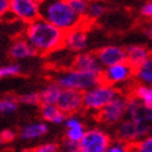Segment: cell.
<instances>
[{"label":"cell","mask_w":152,"mask_h":152,"mask_svg":"<svg viewBox=\"0 0 152 152\" xmlns=\"http://www.w3.org/2000/svg\"><path fill=\"white\" fill-rule=\"evenodd\" d=\"M0 136H1L4 143H11L12 141L16 140L18 132L15 130H12V129H5V130H3L0 132Z\"/></svg>","instance_id":"obj_31"},{"label":"cell","mask_w":152,"mask_h":152,"mask_svg":"<svg viewBox=\"0 0 152 152\" xmlns=\"http://www.w3.org/2000/svg\"><path fill=\"white\" fill-rule=\"evenodd\" d=\"M15 152H32V150L31 148H21L19 151H15Z\"/></svg>","instance_id":"obj_35"},{"label":"cell","mask_w":152,"mask_h":152,"mask_svg":"<svg viewBox=\"0 0 152 152\" xmlns=\"http://www.w3.org/2000/svg\"><path fill=\"white\" fill-rule=\"evenodd\" d=\"M145 35H146L147 39L152 42V25H148V26L145 28Z\"/></svg>","instance_id":"obj_34"},{"label":"cell","mask_w":152,"mask_h":152,"mask_svg":"<svg viewBox=\"0 0 152 152\" xmlns=\"http://www.w3.org/2000/svg\"><path fill=\"white\" fill-rule=\"evenodd\" d=\"M134 120L145 123L152 127V109L146 108L143 104H141L136 98L129 95L127 103V116Z\"/></svg>","instance_id":"obj_15"},{"label":"cell","mask_w":152,"mask_h":152,"mask_svg":"<svg viewBox=\"0 0 152 152\" xmlns=\"http://www.w3.org/2000/svg\"><path fill=\"white\" fill-rule=\"evenodd\" d=\"M67 152H83V151L77 147V148H73V150H71V151H67Z\"/></svg>","instance_id":"obj_36"},{"label":"cell","mask_w":152,"mask_h":152,"mask_svg":"<svg viewBox=\"0 0 152 152\" xmlns=\"http://www.w3.org/2000/svg\"><path fill=\"white\" fill-rule=\"evenodd\" d=\"M40 3L39 0H9V12L27 25L40 18Z\"/></svg>","instance_id":"obj_8"},{"label":"cell","mask_w":152,"mask_h":152,"mask_svg":"<svg viewBox=\"0 0 152 152\" xmlns=\"http://www.w3.org/2000/svg\"><path fill=\"white\" fill-rule=\"evenodd\" d=\"M126 63L130 64L134 69L140 67L152 55L151 51L142 45H131L125 48Z\"/></svg>","instance_id":"obj_17"},{"label":"cell","mask_w":152,"mask_h":152,"mask_svg":"<svg viewBox=\"0 0 152 152\" xmlns=\"http://www.w3.org/2000/svg\"><path fill=\"white\" fill-rule=\"evenodd\" d=\"M40 115L45 123L53 125H63L67 115L61 111L56 105H40Z\"/></svg>","instance_id":"obj_19"},{"label":"cell","mask_w":152,"mask_h":152,"mask_svg":"<svg viewBox=\"0 0 152 152\" xmlns=\"http://www.w3.org/2000/svg\"><path fill=\"white\" fill-rule=\"evenodd\" d=\"M19 102L18 98L14 96H4L0 98V115H9L18 110Z\"/></svg>","instance_id":"obj_23"},{"label":"cell","mask_w":152,"mask_h":152,"mask_svg":"<svg viewBox=\"0 0 152 152\" xmlns=\"http://www.w3.org/2000/svg\"><path fill=\"white\" fill-rule=\"evenodd\" d=\"M39 1H42V0H39Z\"/></svg>","instance_id":"obj_38"},{"label":"cell","mask_w":152,"mask_h":152,"mask_svg":"<svg viewBox=\"0 0 152 152\" xmlns=\"http://www.w3.org/2000/svg\"><path fill=\"white\" fill-rule=\"evenodd\" d=\"M53 82L61 89L77 90V92L84 93L88 89L99 84L102 82V75L69 68V69L57 72L53 77Z\"/></svg>","instance_id":"obj_3"},{"label":"cell","mask_w":152,"mask_h":152,"mask_svg":"<svg viewBox=\"0 0 152 152\" xmlns=\"http://www.w3.org/2000/svg\"><path fill=\"white\" fill-rule=\"evenodd\" d=\"M9 55L14 59H26V58L35 57L37 53L31 45L25 40V37L22 36L12 41L11 46L9 48Z\"/></svg>","instance_id":"obj_18"},{"label":"cell","mask_w":152,"mask_h":152,"mask_svg":"<svg viewBox=\"0 0 152 152\" xmlns=\"http://www.w3.org/2000/svg\"><path fill=\"white\" fill-rule=\"evenodd\" d=\"M130 96L136 98L146 108L152 109V86L136 84L131 90Z\"/></svg>","instance_id":"obj_22"},{"label":"cell","mask_w":152,"mask_h":152,"mask_svg":"<svg viewBox=\"0 0 152 152\" xmlns=\"http://www.w3.org/2000/svg\"><path fill=\"white\" fill-rule=\"evenodd\" d=\"M95 56L98 61H99L100 66L104 68L126 62L125 48L121 46H115V45H110V46L99 48L95 52Z\"/></svg>","instance_id":"obj_12"},{"label":"cell","mask_w":152,"mask_h":152,"mask_svg":"<svg viewBox=\"0 0 152 152\" xmlns=\"http://www.w3.org/2000/svg\"><path fill=\"white\" fill-rule=\"evenodd\" d=\"M130 147L131 152H152V134L145 136Z\"/></svg>","instance_id":"obj_27"},{"label":"cell","mask_w":152,"mask_h":152,"mask_svg":"<svg viewBox=\"0 0 152 152\" xmlns=\"http://www.w3.org/2000/svg\"><path fill=\"white\" fill-rule=\"evenodd\" d=\"M127 103L129 95L120 93L96 114V119L106 126H116L127 116Z\"/></svg>","instance_id":"obj_6"},{"label":"cell","mask_w":152,"mask_h":152,"mask_svg":"<svg viewBox=\"0 0 152 152\" xmlns=\"http://www.w3.org/2000/svg\"><path fill=\"white\" fill-rule=\"evenodd\" d=\"M150 134H152V127L150 125L130 118H125L121 123L115 126L114 140L132 146L134 143H136Z\"/></svg>","instance_id":"obj_5"},{"label":"cell","mask_w":152,"mask_h":152,"mask_svg":"<svg viewBox=\"0 0 152 152\" xmlns=\"http://www.w3.org/2000/svg\"><path fill=\"white\" fill-rule=\"evenodd\" d=\"M24 37L34 47L36 53L50 55L63 47L64 32L46 20L39 18L26 25Z\"/></svg>","instance_id":"obj_1"},{"label":"cell","mask_w":152,"mask_h":152,"mask_svg":"<svg viewBox=\"0 0 152 152\" xmlns=\"http://www.w3.org/2000/svg\"><path fill=\"white\" fill-rule=\"evenodd\" d=\"M141 15L146 19H152V0L147 1L141 7Z\"/></svg>","instance_id":"obj_32"},{"label":"cell","mask_w":152,"mask_h":152,"mask_svg":"<svg viewBox=\"0 0 152 152\" xmlns=\"http://www.w3.org/2000/svg\"><path fill=\"white\" fill-rule=\"evenodd\" d=\"M134 78L137 84L152 86V55L135 69Z\"/></svg>","instance_id":"obj_21"},{"label":"cell","mask_w":152,"mask_h":152,"mask_svg":"<svg viewBox=\"0 0 152 152\" xmlns=\"http://www.w3.org/2000/svg\"><path fill=\"white\" fill-rule=\"evenodd\" d=\"M114 141L113 136L102 127L87 129L84 136L78 143L83 152H105Z\"/></svg>","instance_id":"obj_7"},{"label":"cell","mask_w":152,"mask_h":152,"mask_svg":"<svg viewBox=\"0 0 152 152\" xmlns=\"http://www.w3.org/2000/svg\"><path fill=\"white\" fill-rule=\"evenodd\" d=\"M82 94L77 90H69V89H62L61 94L57 99L56 106L66 115H74L83 109L82 103Z\"/></svg>","instance_id":"obj_11"},{"label":"cell","mask_w":152,"mask_h":152,"mask_svg":"<svg viewBox=\"0 0 152 152\" xmlns=\"http://www.w3.org/2000/svg\"><path fill=\"white\" fill-rule=\"evenodd\" d=\"M22 72V67L19 63H11V64H5L0 67V79L4 78H10V77H16Z\"/></svg>","instance_id":"obj_26"},{"label":"cell","mask_w":152,"mask_h":152,"mask_svg":"<svg viewBox=\"0 0 152 152\" xmlns=\"http://www.w3.org/2000/svg\"><path fill=\"white\" fill-rule=\"evenodd\" d=\"M72 68L74 69H79V71H84V72H90V73H95V74H100L104 68L100 66L99 61H98L95 53L92 52H80L77 53L72 61Z\"/></svg>","instance_id":"obj_14"},{"label":"cell","mask_w":152,"mask_h":152,"mask_svg":"<svg viewBox=\"0 0 152 152\" xmlns=\"http://www.w3.org/2000/svg\"><path fill=\"white\" fill-rule=\"evenodd\" d=\"M87 45H88V32L83 27V25L64 34L63 48L68 51L80 53L86 50Z\"/></svg>","instance_id":"obj_13"},{"label":"cell","mask_w":152,"mask_h":152,"mask_svg":"<svg viewBox=\"0 0 152 152\" xmlns=\"http://www.w3.org/2000/svg\"><path fill=\"white\" fill-rule=\"evenodd\" d=\"M9 12V0H0V19L5 18Z\"/></svg>","instance_id":"obj_33"},{"label":"cell","mask_w":152,"mask_h":152,"mask_svg":"<svg viewBox=\"0 0 152 152\" xmlns=\"http://www.w3.org/2000/svg\"><path fill=\"white\" fill-rule=\"evenodd\" d=\"M106 11V6L100 3V1H93V3H89L88 6V11L86 18L88 20H96V19H100Z\"/></svg>","instance_id":"obj_24"},{"label":"cell","mask_w":152,"mask_h":152,"mask_svg":"<svg viewBox=\"0 0 152 152\" xmlns=\"http://www.w3.org/2000/svg\"><path fill=\"white\" fill-rule=\"evenodd\" d=\"M40 18L64 34L83 25V18H79L71 9L66 0H42L40 3Z\"/></svg>","instance_id":"obj_2"},{"label":"cell","mask_w":152,"mask_h":152,"mask_svg":"<svg viewBox=\"0 0 152 152\" xmlns=\"http://www.w3.org/2000/svg\"><path fill=\"white\" fill-rule=\"evenodd\" d=\"M19 104H24V105H28V106H37L41 105L40 104V95L37 92H28L25 93L18 98Z\"/></svg>","instance_id":"obj_28"},{"label":"cell","mask_w":152,"mask_h":152,"mask_svg":"<svg viewBox=\"0 0 152 152\" xmlns=\"http://www.w3.org/2000/svg\"><path fill=\"white\" fill-rule=\"evenodd\" d=\"M48 134V125L45 121H34L21 127L19 137L24 141H36L45 137Z\"/></svg>","instance_id":"obj_16"},{"label":"cell","mask_w":152,"mask_h":152,"mask_svg":"<svg viewBox=\"0 0 152 152\" xmlns=\"http://www.w3.org/2000/svg\"><path fill=\"white\" fill-rule=\"evenodd\" d=\"M120 93L121 92L119 90V88H115L113 86L106 84V83L100 82L99 84L88 89L87 92L82 94L83 109L90 113H94L96 115L111 100L115 99Z\"/></svg>","instance_id":"obj_4"},{"label":"cell","mask_w":152,"mask_h":152,"mask_svg":"<svg viewBox=\"0 0 152 152\" xmlns=\"http://www.w3.org/2000/svg\"><path fill=\"white\" fill-rule=\"evenodd\" d=\"M3 145H5V143H4V141H3V139H1V136H0V147H1Z\"/></svg>","instance_id":"obj_37"},{"label":"cell","mask_w":152,"mask_h":152,"mask_svg":"<svg viewBox=\"0 0 152 152\" xmlns=\"http://www.w3.org/2000/svg\"><path fill=\"white\" fill-rule=\"evenodd\" d=\"M31 150H32V152H61L59 145L57 142H53V141L42 142Z\"/></svg>","instance_id":"obj_29"},{"label":"cell","mask_w":152,"mask_h":152,"mask_svg":"<svg viewBox=\"0 0 152 152\" xmlns=\"http://www.w3.org/2000/svg\"><path fill=\"white\" fill-rule=\"evenodd\" d=\"M64 140H63V148L64 152L71 151L78 147V143L84 136L87 127L83 123V120L74 114V115H68L64 121Z\"/></svg>","instance_id":"obj_9"},{"label":"cell","mask_w":152,"mask_h":152,"mask_svg":"<svg viewBox=\"0 0 152 152\" xmlns=\"http://www.w3.org/2000/svg\"><path fill=\"white\" fill-rule=\"evenodd\" d=\"M105 152H131V147L129 145H126V143L114 140Z\"/></svg>","instance_id":"obj_30"},{"label":"cell","mask_w":152,"mask_h":152,"mask_svg":"<svg viewBox=\"0 0 152 152\" xmlns=\"http://www.w3.org/2000/svg\"><path fill=\"white\" fill-rule=\"evenodd\" d=\"M134 73H135L134 68L129 63L123 62L108 68H104L102 72V82L118 88L119 86H124L126 83L131 82V79L134 78Z\"/></svg>","instance_id":"obj_10"},{"label":"cell","mask_w":152,"mask_h":152,"mask_svg":"<svg viewBox=\"0 0 152 152\" xmlns=\"http://www.w3.org/2000/svg\"><path fill=\"white\" fill-rule=\"evenodd\" d=\"M61 89L55 82H51L45 86L40 92V104L41 105H56L57 99L61 94Z\"/></svg>","instance_id":"obj_20"},{"label":"cell","mask_w":152,"mask_h":152,"mask_svg":"<svg viewBox=\"0 0 152 152\" xmlns=\"http://www.w3.org/2000/svg\"><path fill=\"white\" fill-rule=\"evenodd\" d=\"M66 1L79 18H83V19L86 18L87 11H88V6H89L88 0H66Z\"/></svg>","instance_id":"obj_25"}]
</instances>
